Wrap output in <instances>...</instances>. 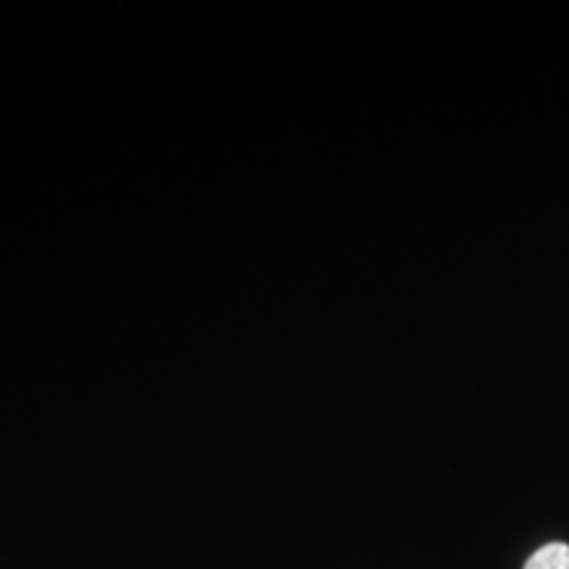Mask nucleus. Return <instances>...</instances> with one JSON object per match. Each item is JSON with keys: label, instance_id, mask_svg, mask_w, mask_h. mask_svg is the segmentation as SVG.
I'll return each instance as SVG.
<instances>
[{"label": "nucleus", "instance_id": "f257e3e1", "mask_svg": "<svg viewBox=\"0 0 569 569\" xmlns=\"http://www.w3.org/2000/svg\"><path fill=\"white\" fill-rule=\"evenodd\" d=\"M525 569H569V546L549 543L525 561Z\"/></svg>", "mask_w": 569, "mask_h": 569}]
</instances>
